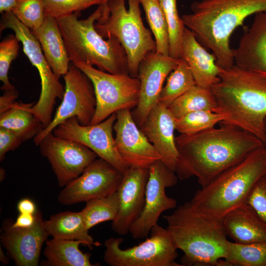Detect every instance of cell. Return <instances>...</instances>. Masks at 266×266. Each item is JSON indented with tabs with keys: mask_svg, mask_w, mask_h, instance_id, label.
Wrapping results in <instances>:
<instances>
[{
	"mask_svg": "<svg viewBox=\"0 0 266 266\" xmlns=\"http://www.w3.org/2000/svg\"><path fill=\"white\" fill-rule=\"evenodd\" d=\"M219 80L211 89L214 96L215 112L222 114L229 124L246 131L265 144L266 78L235 65L220 68Z\"/></svg>",
	"mask_w": 266,
	"mask_h": 266,
	"instance_id": "3",
	"label": "cell"
},
{
	"mask_svg": "<svg viewBox=\"0 0 266 266\" xmlns=\"http://www.w3.org/2000/svg\"><path fill=\"white\" fill-rule=\"evenodd\" d=\"M0 261L1 264L3 265H7L9 263L8 257L6 256L3 252V250H2L1 245L0 247Z\"/></svg>",
	"mask_w": 266,
	"mask_h": 266,
	"instance_id": "44",
	"label": "cell"
},
{
	"mask_svg": "<svg viewBox=\"0 0 266 266\" xmlns=\"http://www.w3.org/2000/svg\"><path fill=\"white\" fill-rule=\"evenodd\" d=\"M179 59L152 52L141 61L137 77L140 81L139 100L133 118L140 128L151 109L158 103L164 83L177 66Z\"/></svg>",
	"mask_w": 266,
	"mask_h": 266,
	"instance_id": "16",
	"label": "cell"
},
{
	"mask_svg": "<svg viewBox=\"0 0 266 266\" xmlns=\"http://www.w3.org/2000/svg\"><path fill=\"white\" fill-rule=\"evenodd\" d=\"M38 146L41 155L50 164L58 186L63 188L78 177L98 157L86 146L56 136L53 132L47 134Z\"/></svg>",
	"mask_w": 266,
	"mask_h": 266,
	"instance_id": "15",
	"label": "cell"
},
{
	"mask_svg": "<svg viewBox=\"0 0 266 266\" xmlns=\"http://www.w3.org/2000/svg\"><path fill=\"white\" fill-rule=\"evenodd\" d=\"M227 235L241 244L266 241V222L247 203L229 211L223 218Z\"/></svg>",
	"mask_w": 266,
	"mask_h": 266,
	"instance_id": "23",
	"label": "cell"
},
{
	"mask_svg": "<svg viewBox=\"0 0 266 266\" xmlns=\"http://www.w3.org/2000/svg\"><path fill=\"white\" fill-rule=\"evenodd\" d=\"M164 218L177 249L184 253L183 266H219L228 242L223 219L203 214L190 201Z\"/></svg>",
	"mask_w": 266,
	"mask_h": 266,
	"instance_id": "4",
	"label": "cell"
},
{
	"mask_svg": "<svg viewBox=\"0 0 266 266\" xmlns=\"http://www.w3.org/2000/svg\"><path fill=\"white\" fill-rule=\"evenodd\" d=\"M35 216L34 224L29 228H14L11 219L2 225L0 242L17 266H37L42 246L49 236L41 212L37 210Z\"/></svg>",
	"mask_w": 266,
	"mask_h": 266,
	"instance_id": "18",
	"label": "cell"
},
{
	"mask_svg": "<svg viewBox=\"0 0 266 266\" xmlns=\"http://www.w3.org/2000/svg\"><path fill=\"white\" fill-rule=\"evenodd\" d=\"M80 240L53 238L47 240L43 250L47 266H94L90 262L91 254L79 249ZM84 245V244H83Z\"/></svg>",
	"mask_w": 266,
	"mask_h": 266,
	"instance_id": "26",
	"label": "cell"
},
{
	"mask_svg": "<svg viewBox=\"0 0 266 266\" xmlns=\"http://www.w3.org/2000/svg\"><path fill=\"white\" fill-rule=\"evenodd\" d=\"M28 104L16 102L0 113V127L16 133L23 142L34 138L43 129L41 122L27 109Z\"/></svg>",
	"mask_w": 266,
	"mask_h": 266,
	"instance_id": "27",
	"label": "cell"
},
{
	"mask_svg": "<svg viewBox=\"0 0 266 266\" xmlns=\"http://www.w3.org/2000/svg\"><path fill=\"white\" fill-rule=\"evenodd\" d=\"M191 8L192 13L181 17L184 26L212 51L218 66L226 69L234 65L231 35L248 16L266 11V0H200Z\"/></svg>",
	"mask_w": 266,
	"mask_h": 266,
	"instance_id": "2",
	"label": "cell"
},
{
	"mask_svg": "<svg viewBox=\"0 0 266 266\" xmlns=\"http://www.w3.org/2000/svg\"><path fill=\"white\" fill-rule=\"evenodd\" d=\"M44 225L49 235L53 238L80 240L91 249L94 246L100 245L89 234L81 211H66L56 213L44 221Z\"/></svg>",
	"mask_w": 266,
	"mask_h": 266,
	"instance_id": "25",
	"label": "cell"
},
{
	"mask_svg": "<svg viewBox=\"0 0 266 266\" xmlns=\"http://www.w3.org/2000/svg\"><path fill=\"white\" fill-rule=\"evenodd\" d=\"M35 219V213H19L15 221L13 222L12 226L14 228H29L34 224Z\"/></svg>",
	"mask_w": 266,
	"mask_h": 266,
	"instance_id": "41",
	"label": "cell"
},
{
	"mask_svg": "<svg viewBox=\"0 0 266 266\" xmlns=\"http://www.w3.org/2000/svg\"><path fill=\"white\" fill-rule=\"evenodd\" d=\"M221 126L175 137L179 153L175 173L180 179L196 176L201 187L225 170L265 145L258 137L234 125Z\"/></svg>",
	"mask_w": 266,
	"mask_h": 266,
	"instance_id": "1",
	"label": "cell"
},
{
	"mask_svg": "<svg viewBox=\"0 0 266 266\" xmlns=\"http://www.w3.org/2000/svg\"><path fill=\"white\" fill-rule=\"evenodd\" d=\"M46 15L59 19L79 12L94 5H101L107 0H43Z\"/></svg>",
	"mask_w": 266,
	"mask_h": 266,
	"instance_id": "36",
	"label": "cell"
},
{
	"mask_svg": "<svg viewBox=\"0 0 266 266\" xmlns=\"http://www.w3.org/2000/svg\"><path fill=\"white\" fill-rule=\"evenodd\" d=\"M175 119L199 110L215 112L216 103L211 88L197 85L174 100L168 107Z\"/></svg>",
	"mask_w": 266,
	"mask_h": 266,
	"instance_id": "29",
	"label": "cell"
},
{
	"mask_svg": "<svg viewBox=\"0 0 266 266\" xmlns=\"http://www.w3.org/2000/svg\"><path fill=\"white\" fill-rule=\"evenodd\" d=\"M265 130H266V142H265V145L266 146V118L265 119Z\"/></svg>",
	"mask_w": 266,
	"mask_h": 266,
	"instance_id": "46",
	"label": "cell"
},
{
	"mask_svg": "<svg viewBox=\"0 0 266 266\" xmlns=\"http://www.w3.org/2000/svg\"><path fill=\"white\" fill-rule=\"evenodd\" d=\"M166 19L168 29L169 56L180 59L184 26L177 8V0H157Z\"/></svg>",
	"mask_w": 266,
	"mask_h": 266,
	"instance_id": "33",
	"label": "cell"
},
{
	"mask_svg": "<svg viewBox=\"0 0 266 266\" xmlns=\"http://www.w3.org/2000/svg\"><path fill=\"white\" fill-rule=\"evenodd\" d=\"M150 237L139 244L122 249L123 238L105 241L104 262L110 266H181L175 262L177 248L168 231L158 224Z\"/></svg>",
	"mask_w": 266,
	"mask_h": 266,
	"instance_id": "9",
	"label": "cell"
},
{
	"mask_svg": "<svg viewBox=\"0 0 266 266\" xmlns=\"http://www.w3.org/2000/svg\"><path fill=\"white\" fill-rule=\"evenodd\" d=\"M102 12L101 4L85 19H78L79 12L57 19L69 59L111 74L129 75L127 54L119 41L114 37L105 40L95 28Z\"/></svg>",
	"mask_w": 266,
	"mask_h": 266,
	"instance_id": "5",
	"label": "cell"
},
{
	"mask_svg": "<svg viewBox=\"0 0 266 266\" xmlns=\"http://www.w3.org/2000/svg\"><path fill=\"white\" fill-rule=\"evenodd\" d=\"M81 211L86 227L90 230L95 226L106 221H113L119 208L117 192L107 197L87 201Z\"/></svg>",
	"mask_w": 266,
	"mask_h": 266,
	"instance_id": "32",
	"label": "cell"
},
{
	"mask_svg": "<svg viewBox=\"0 0 266 266\" xmlns=\"http://www.w3.org/2000/svg\"><path fill=\"white\" fill-rule=\"evenodd\" d=\"M19 40L15 35H10L0 43V80L3 82L1 90L15 89L8 77V72L12 61L18 55Z\"/></svg>",
	"mask_w": 266,
	"mask_h": 266,
	"instance_id": "37",
	"label": "cell"
},
{
	"mask_svg": "<svg viewBox=\"0 0 266 266\" xmlns=\"http://www.w3.org/2000/svg\"><path fill=\"white\" fill-rule=\"evenodd\" d=\"M0 26V32L5 29L14 32L23 45L25 54L38 71L41 86L39 98L36 103H29L27 109L41 122L44 129L52 121L56 100L62 99L65 87L48 63L37 39L12 11L2 13Z\"/></svg>",
	"mask_w": 266,
	"mask_h": 266,
	"instance_id": "8",
	"label": "cell"
},
{
	"mask_svg": "<svg viewBox=\"0 0 266 266\" xmlns=\"http://www.w3.org/2000/svg\"><path fill=\"white\" fill-rule=\"evenodd\" d=\"M0 181H2L3 180V179L5 178V171L3 169L0 168Z\"/></svg>",
	"mask_w": 266,
	"mask_h": 266,
	"instance_id": "45",
	"label": "cell"
},
{
	"mask_svg": "<svg viewBox=\"0 0 266 266\" xmlns=\"http://www.w3.org/2000/svg\"><path fill=\"white\" fill-rule=\"evenodd\" d=\"M219 266H266V241L241 244L228 241Z\"/></svg>",
	"mask_w": 266,
	"mask_h": 266,
	"instance_id": "28",
	"label": "cell"
},
{
	"mask_svg": "<svg viewBox=\"0 0 266 266\" xmlns=\"http://www.w3.org/2000/svg\"><path fill=\"white\" fill-rule=\"evenodd\" d=\"M233 51L235 65L266 78V11L255 14Z\"/></svg>",
	"mask_w": 266,
	"mask_h": 266,
	"instance_id": "21",
	"label": "cell"
},
{
	"mask_svg": "<svg viewBox=\"0 0 266 266\" xmlns=\"http://www.w3.org/2000/svg\"><path fill=\"white\" fill-rule=\"evenodd\" d=\"M116 119L115 112L100 123L83 125L73 117L58 125L52 132L56 136L86 146L125 174L129 168L119 154L113 135Z\"/></svg>",
	"mask_w": 266,
	"mask_h": 266,
	"instance_id": "13",
	"label": "cell"
},
{
	"mask_svg": "<svg viewBox=\"0 0 266 266\" xmlns=\"http://www.w3.org/2000/svg\"><path fill=\"white\" fill-rule=\"evenodd\" d=\"M140 129L160 155V160L175 172L179 159L174 134L175 118L168 107L158 102Z\"/></svg>",
	"mask_w": 266,
	"mask_h": 266,
	"instance_id": "20",
	"label": "cell"
},
{
	"mask_svg": "<svg viewBox=\"0 0 266 266\" xmlns=\"http://www.w3.org/2000/svg\"><path fill=\"white\" fill-rule=\"evenodd\" d=\"M16 3V0H0V13L12 11Z\"/></svg>",
	"mask_w": 266,
	"mask_h": 266,
	"instance_id": "43",
	"label": "cell"
},
{
	"mask_svg": "<svg viewBox=\"0 0 266 266\" xmlns=\"http://www.w3.org/2000/svg\"><path fill=\"white\" fill-rule=\"evenodd\" d=\"M225 119L222 114L211 110L196 111L175 119V130L180 134H194L213 128Z\"/></svg>",
	"mask_w": 266,
	"mask_h": 266,
	"instance_id": "34",
	"label": "cell"
},
{
	"mask_svg": "<svg viewBox=\"0 0 266 266\" xmlns=\"http://www.w3.org/2000/svg\"><path fill=\"white\" fill-rule=\"evenodd\" d=\"M177 179L176 173L161 160L150 166L146 186L144 207L130 229L129 233L133 238L147 236L151 229L158 224L161 214L176 206V200L166 195V189L175 185Z\"/></svg>",
	"mask_w": 266,
	"mask_h": 266,
	"instance_id": "14",
	"label": "cell"
},
{
	"mask_svg": "<svg viewBox=\"0 0 266 266\" xmlns=\"http://www.w3.org/2000/svg\"><path fill=\"white\" fill-rule=\"evenodd\" d=\"M38 40L44 56L54 74L60 78L68 71L70 61L56 18L46 15L42 26L31 30Z\"/></svg>",
	"mask_w": 266,
	"mask_h": 266,
	"instance_id": "24",
	"label": "cell"
},
{
	"mask_svg": "<svg viewBox=\"0 0 266 266\" xmlns=\"http://www.w3.org/2000/svg\"><path fill=\"white\" fill-rule=\"evenodd\" d=\"M124 176L107 161L96 159L64 187L57 200L63 205H71L107 197L117 191Z\"/></svg>",
	"mask_w": 266,
	"mask_h": 266,
	"instance_id": "12",
	"label": "cell"
},
{
	"mask_svg": "<svg viewBox=\"0 0 266 266\" xmlns=\"http://www.w3.org/2000/svg\"><path fill=\"white\" fill-rule=\"evenodd\" d=\"M140 0H107L103 4L101 17L95 23L97 32L104 38H117L125 49L129 75L137 77L142 60L156 52L151 32L142 20Z\"/></svg>",
	"mask_w": 266,
	"mask_h": 266,
	"instance_id": "7",
	"label": "cell"
},
{
	"mask_svg": "<svg viewBox=\"0 0 266 266\" xmlns=\"http://www.w3.org/2000/svg\"><path fill=\"white\" fill-rule=\"evenodd\" d=\"M18 93L15 89L4 91L3 95L0 97V113L5 111L16 102Z\"/></svg>",
	"mask_w": 266,
	"mask_h": 266,
	"instance_id": "40",
	"label": "cell"
},
{
	"mask_svg": "<svg viewBox=\"0 0 266 266\" xmlns=\"http://www.w3.org/2000/svg\"><path fill=\"white\" fill-rule=\"evenodd\" d=\"M196 85L188 63L179 59L177 66L166 78V82L160 92L158 102L168 107L179 97Z\"/></svg>",
	"mask_w": 266,
	"mask_h": 266,
	"instance_id": "30",
	"label": "cell"
},
{
	"mask_svg": "<svg viewBox=\"0 0 266 266\" xmlns=\"http://www.w3.org/2000/svg\"><path fill=\"white\" fill-rule=\"evenodd\" d=\"M73 64L87 75L94 86L96 108L90 124L100 123L120 110H131L137 106L140 90L138 77L111 74L83 63Z\"/></svg>",
	"mask_w": 266,
	"mask_h": 266,
	"instance_id": "10",
	"label": "cell"
},
{
	"mask_svg": "<svg viewBox=\"0 0 266 266\" xmlns=\"http://www.w3.org/2000/svg\"><path fill=\"white\" fill-rule=\"evenodd\" d=\"M245 202L249 204L266 222V174L255 183Z\"/></svg>",
	"mask_w": 266,
	"mask_h": 266,
	"instance_id": "38",
	"label": "cell"
},
{
	"mask_svg": "<svg viewBox=\"0 0 266 266\" xmlns=\"http://www.w3.org/2000/svg\"><path fill=\"white\" fill-rule=\"evenodd\" d=\"M149 168L130 167L117 190L119 208L111 228L117 234H127L142 212Z\"/></svg>",
	"mask_w": 266,
	"mask_h": 266,
	"instance_id": "19",
	"label": "cell"
},
{
	"mask_svg": "<svg viewBox=\"0 0 266 266\" xmlns=\"http://www.w3.org/2000/svg\"><path fill=\"white\" fill-rule=\"evenodd\" d=\"M19 213L34 214L37 209L34 202L31 199L25 198L20 200L17 205Z\"/></svg>",
	"mask_w": 266,
	"mask_h": 266,
	"instance_id": "42",
	"label": "cell"
},
{
	"mask_svg": "<svg viewBox=\"0 0 266 266\" xmlns=\"http://www.w3.org/2000/svg\"><path fill=\"white\" fill-rule=\"evenodd\" d=\"M146 20L154 36L158 53L169 56L168 26L157 0H140Z\"/></svg>",
	"mask_w": 266,
	"mask_h": 266,
	"instance_id": "31",
	"label": "cell"
},
{
	"mask_svg": "<svg viewBox=\"0 0 266 266\" xmlns=\"http://www.w3.org/2000/svg\"><path fill=\"white\" fill-rule=\"evenodd\" d=\"M181 58L188 64L196 85L207 88L219 80L220 67L215 55L208 52L198 40L194 33L185 27Z\"/></svg>",
	"mask_w": 266,
	"mask_h": 266,
	"instance_id": "22",
	"label": "cell"
},
{
	"mask_svg": "<svg viewBox=\"0 0 266 266\" xmlns=\"http://www.w3.org/2000/svg\"><path fill=\"white\" fill-rule=\"evenodd\" d=\"M113 126L117 150L127 166L149 168L160 155L134 122L130 110L116 112Z\"/></svg>",
	"mask_w": 266,
	"mask_h": 266,
	"instance_id": "17",
	"label": "cell"
},
{
	"mask_svg": "<svg viewBox=\"0 0 266 266\" xmlns=\"http://www.w3.org/2000/svg\"><path fill=\"white\" fill-rule=\"evenodd\" d=\"M21 138L14 132L0 127V161H2L5 154L18 148L22 143Z\"/></svg>",
	"mask_w": 266,
	"mask_h": 266,
	"instance_id": "39",
	"label": "cell"
},
{
	"mask_svg": "<svg viewBox=\"0 0 266 266\" xmlns=\"http://www.w3.org/2000/svg\"><path fill=\"white\" fill-rule=\"evenodd\" d=\"M63 77L65 92L51 123L33 138L38 146L42 139L60 124L73 117L83 125L90 124L96 108L94 88L89 78L72 63Z\"/></svg>",
	"mask_w": 266,
	"mask_h": 266,
	"instance_id": "11",
	"label": "cell"
},
{
	"mask_svg": "<svg viewBox=\"0 0 266 266\" xmlns=\"http://www.w3.org/2000/svg\"><path fill=\"white\" fill-rule=\"evenodd\" d=\"M265 174V144L198 190L190 202L203 214L223 219L229 211L245 202L255 183Z\"/></svg>",
	"mask_w": 266,
	"mask_h": 266,
	"instance_id": "6",
	"label": "cell"
},
{
	"mask_svg": "<svg viewBox=\"0 0 266 266\" xmlns=\"http://www.w3.org/2000/svg\"><path fill=\"white\" fill-rule=\"evenodd\" d=\"M12 11L23 24L31 30L39 29L46 17L43 0H16Z\"/></svg>",
	"mask_w": 266,
	"mask_h": 266,
	"instance_id": "35",
	"label": "cell"
}]
</instances>
